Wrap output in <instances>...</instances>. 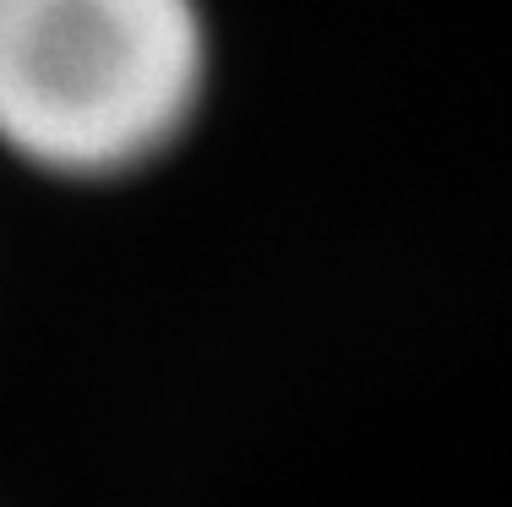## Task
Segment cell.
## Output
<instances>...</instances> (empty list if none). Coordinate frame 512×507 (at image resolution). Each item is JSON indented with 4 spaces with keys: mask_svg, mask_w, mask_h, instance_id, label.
<instances>
[{
    "mask_svg": "<svg viewBox=\"0 0 512 507\" xmlns=\"http://www.w3.org/2000/svg\"><path fill=\"white\" fill-rule=\"evenodd\" d=\"M213 88L202 0H0V153L115 186L175 153Z\"/></svg>",
    "mask_w": 512,
    "mask_h": 507,
    "instance_id": "obj_1",
    "label": "cell"
}]
</instances>
